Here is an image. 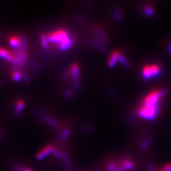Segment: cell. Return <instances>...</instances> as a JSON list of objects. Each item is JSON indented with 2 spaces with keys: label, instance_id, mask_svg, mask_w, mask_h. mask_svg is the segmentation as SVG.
<instances>
[{
  "label": "cell",
  "instance_id": "obj_3",
  "mask_svg": "<svg viewBox=\"0 0 171 171\" xmlns=\"http://www.w3.org/2000/svg\"><path fill=\"white\" fill-rule=\"evenodd\" d=\"M158 107L159 105L155 106L142 105L138 110V115L145 119H153L158 114Z\"/></svg>",
  "mask_w": 171,
  "mask_h": 171
},
{
  "label": "cell",
  "instance_id": "obj_24",
  "mask_svg": "<svg viewBox=\"0 0 171 171\" xmlns=\"http://www.w3.org/2000/svg\"><path fill=\"white\" fill-rule=\"evenodd\" d=\"M23 171H32L31 169H28V168H27V167H26L25 169H24Z\"/></svg>",
  "mask_w": 171,
  "mask_h": 171
},
{
  "label": "cell",
  "instance_id": "obj_6",
  "mask_svg": "<svg viewBox=\"0 0 171 171\" xmlns=\"http://www.w3.org/2000/svg\"><path fill=\"white\" fill-rule=\"evenodd\" d=\"M54 146L51 145H47L46 146L39 150L38 153L36 155V158L38 160H42L43 158L46 157L48 155H50L51 153H53V151L54 150Z\"/></svg>",
  "mask_w": 171,
  "mask_h": 171
},
{
  "label": "cell",
  "instance_id": "obj_12",
  "mask_svg": "<svg viewBox=\"0 0 171 171\" xmlns=\"http://www.w3.org/2000/svg\"><path fill=\"white\" fill-rule=\"evenodd\" d=\"M43 118V119L46 122V123L52 127H56V126H58V123L56 120H55L53 119H52L50 117H48V115H45V114H41V115Z\"/></svg>",
  "mask_w": 171,
  "mask_h": 171
},
{
  "label": "cell",
  "instance_id": "obj_11",
  "mask_svg": "<svg viewBox=\"0 0 171 171\" xmlns=\"http://www.w3.org/2000/svg\"><path fill=\"white\" fill-rule=\"evenodd\" d=\"M21 39L19 36H13L9 39V43L12 47H17L19 46L20 44H21Z\"/></svg>",
  "mask_w": 171,
  "mask_h": 171
},
{
  "label": "cell",
  "instance_id": "obj_2",
  "mask_svg": "<svg viewBox=\"0 0 171 171\" xmlns=\"http://www.w3.org/2000/svg\"><path fill=\"white\" fill-rule=\"evenodd\" d=\"M135 168V163L129 157H119L110 160L105 164L107 171H129Z\"/></svg>",
  "mask_w": 171,
  "mask_h": 171
},
{
  "label": "cell",
  "instance_id": "obj_10",
  "mask_svg": "<svg viewBox=\"0 0 171 171\" xmlns=\"http://www.w3.org/2000/svg\"><path fill=\"white\" fill-rule=\"evenodd\" d=\"M142 77L145 80H148L153 77L151 66H145L142 71Z\"/></svg>",
  "mask_w": 171,
  "mask_h": 171
},
{
  "label": "cell",
  "instance_id": "obj_18",
  "mask_svg": "<svg viewBox=\"0 0 171 171\" xmlns=\"http://www.w3.org/2000/svg\"><path fill=\"white\" fill-rule=\"evenodd\" d=\"M119 62L121 63V64H123L124 66L127 67H129V63L128 62V60H126L125 57L123 55H122L121 53H120V55L119 56Z\"/></svg>",
  "mask_w": 171,
  "mask_h": 171
},
{
  "label": "cell",
  "instance_id": "obj_5",
  "mask_svg": "<svg viewBox=\"0 0 171 171\" xmlns=\"http://www.w3.org/2000/svg\"><path fill=\"white\" fill-rule=\"evenodd\" d=\"M71 74L74 79V85L77 88L80 86L79 84V68L77 64H73L70 67Z\"/></svg>",
  "mask_w": 171,
  "mask_h": 171
},
{
  "label": "cell",
  "instance_id": "obj_21",
  "mask_svg": "<svg viewBox=\"0 0 171 171\" xmlns=\"http://www.w3.org/2000/svg\"><path fill=\"white\" fill-rule=\"evenodd\" d=\"M113 15H114V17H115V18L117 20H122V15L120 13V11L119 10H114Z\"/></svg>",
  "mask_w": 171,
  "mask_h": 171
},
{
  "label": "cell",
  "instance_id": "obj_20",
  "mask_svg": "<svg viewBox=\"0 0 171 171\" xmlns=\"http://www.w3.org/2000/svg\"><path fill=\"white\" fill-rule=\"evenodd\" d=\"M41 42L42 43V45L44 48H47L48 47V41L47 38L44 35L41 36Z\"/></svg>",
  "mask_w": 171,
  "mask_h": 171
},
{
  "label": "cell",
  "instance_id": "obj_17",
  "mask_svg": "<svg viewBox=\"0 0 171 171\" xmlns=\"http://www.w3.org/2000/svg\"><path fill=\"white\" fill-rule=\"evenodd\" d=\"M152 68V74H153V76H158V74H160V68L159 66H156V65H154V66H151Z\"/></svg>",
  "mask_w": 171,
  "mask_h": 171
},
{
  "label": "cell",
  "instance_id": "obj_4",
  "mask_svg": "<svg viewBox=\"0 0 171 171\" xmlns=\"http://www.w3.org/2000/svg\"><path fill=\"white\" fill-rule=\"evenodd\" d=\"M165 94V91L164 90L153 91L145 98L143 102H142V105L152 106L158 105L160 98Z\"/></svg>",
  "mask_w": 171,
  "mask_h": 171
},
{
  "label": "cell",
  "instance_id": "obj_8",
  "mask_svg": "<svg viewBox=\"0 0 171 171\" xmlns=\"http://www.w3.org/2000/svg\"><path fill=\"white\" fill-rule=\"evenodd\" d=\"M0 58L6 59L9 62H15V56L5 49L0 47Z\"/></svg>",
  "mask_w": 171,
  "mask_h": 171
},
{
  "label": "cell",
  "instance_id": "obj_1",
  "mask_svg": "<svg viewBox=\"0 0 171 171\" xmlns=\"http://www.w3.org/2000/svg\"><path fill=\"white\" fill-rule=\"evenodd\" d=\"M48 42L58 44L61 50L65 51L70 48L74 44V38H70L68 33L64 30L51 32L47 36Z\"/></svg>",
  "mask_w": 171,
  "mask_h": 171
},
{
  "label": "cell",
  "instance_id": "obj_19",
  "mask_svg": "<svg viewBox=\"0 0 171 171\" xmlns=\"http://www.w3.org/2000/svg\"><path fill=\"white\" fill-rule=\"evenodd\" d=\"M12 78L15 81H20L22 79V74L18 71H14L12 72Z\"/></svg>",
  "mask_w": 171,
  "mask_h": 171
},
{
  "label": "cell",
  "instance_id": "obj_22",
  "mask_svg": "<svg viewBox=\"0 0 171 171\" xmlns=\"http://www.w3.org/2000/svg\"><path fill=\"white\" fill-rule=\"evenodd\" d=\"M144 12L146 15H152L153 14V10L151 7H146L144 9Z\"/></svg>",
  "mask_w": 171,
  "mask_h": 171
},
{
  "label": "cell",
  "instance_id": "obj_25",
  "mask_svg": "<svg viewBox=\"0 0 171 171\" xmlns=\"http://www.w3.org/2000/svg\"><path fill=\"white\" fill-rule=\"evenodd\" d=\"M168 49H169V52L171 53V45H169V47H168Z\"/></svg>",
  "mask_w": 171,
  "mask_h": 171
},
{
  "label": "cell",
  "instance_id": "obj_7",
  "mask_svg": "<svg viewBox=\"0 0 171 171\" xmlns=\"http://www.w3.org/2000/svg\"><path fill=\"white\" fill-rule=\"evenodd\" d=\"M60 160H61L63 162L64 165L66 166V167L67 168L68 170L72 169V164L70 158H69L68 154L67 152L64 151H61V155H60Z\"/></svg>",
  "mask_w": 171,
  "mask_h": 171
},
{
  "label": "cell",
  "instance_id": "obj_23",
  "mask_svg": "<svg viewBox=\"0 0 171 171\" xmlns=\"http://www.w3.org/2000/svg\"><path fill=\"white\" fill-rule=\"evenodd\" d=\"M160 171H171V164H168L165 165Z\"/></svg>",
  "mask_w": 171,
  "mask_h": 171
},
{
  "label": "cell",
  "instance_id": "obj_9",
  "mask_svg": "<svg viewBox=\"0 0 171 171\" xmlns=\"http://www.w3.org/2000/svg\"><path fill=\"white\" fill-rule=\"evenodd\" d=\"M120 53L117 51H114L108 60V65L110 67H113L116 64L117 60H119Z\"/></svg>",
  "mask_w": 171,
  "mask_h": 171
},
{
  "label": "cell",
  "instance_id": "obj_14",
  "mask_svg": "<svg viewBox=\"0 0 171 171\" xmlns=\"http://www.w3.org/2000/svg\"><path fill=\"white\" fill-rule=\"evenodd\" d=\"M96 32L97 34L98 35V36L100 38V39L102 40L103 42H105L106 43H109V40H108V37L107 36V35L104 33V32L103 31H101L100 28H96Z\"/></svg>",
  "mask_w": 171,
  "mask_h": 171
},
{
  "label": "cell",
  "instance_id": "obj_13",
  "mask_svg": "<svg viewBox=\"0 0 171 171\" xmlns=\"http://www.w3.org/2000/svg\"><path fill=\"white\" fill-rule=\"evenodd\" d=\"M70 134V131L67 128H64L61 131L59 136V140L60 142H64L66 141Z\"/></svg>",
  "mask_w": 171,
  "mask_h": 171
},
{
  "label": "cell",
  "instance_id": "obj_16",
  "mask_svg": "<svg viewBox=\"0 0 171 171\" xmlns=\"http://www.w3.org/2000/svg\"><path fill=\"white\" fill-rule=\"evenodd\" d=\"M24 108V103L22 100H19L15 104V109L17 112H20Z\"/></svg>",
  "mask_w": 171,
  "mask_h": 171
},
{
  "label": "cell",
  "instance_id": "obj_15",
  "mask_svg": "<svg viewBox=\"0 0 171 171\" xmlns=\"http://www.w3.org/2000/svg\"><path fill=\"white\" fill-rule=\"evenodd\" d=\"M150 142H151V140H150L149 138H144V139L141 141L140 144V147L141 150H147V148L149 147V146L150 145Z\"/></svg>",
  "mask_w": 171,
  "mask_h": 171
}]
</instances>
